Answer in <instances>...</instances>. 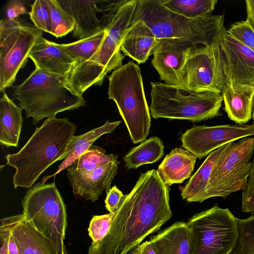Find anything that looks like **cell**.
I'll list each match as a JSON object with an SVG mask.
<instances>
[{
  "label": "cell",
  "mask_w": 254,
  "mask_h": 254,
  "mask_svg": "<svg viewBox=\"0 0 254 254\" xmlns=\"http://www.w3.org/2000/svg\"><path fill=\"white\" fill-rule=\"evenodd\" d=\"M43 31L24 19H2L0 22V92L12 86L19 70Z\"/></svg>",
  "instance_id": "obj_11"
},
{
  "label": "cell",
  "mask_w": 254,
  "mask_h": 254,
  "mask_svg": "<svg viewBox=\"0 0 254 254\" xmlns=\"http://www.w3.org/2000/svg\"><path fill=\"white\" fill-rule=\"evenodd\" d=\"M171 11L188 18H196L211 14L216 0H160Z\"/></svg>",
  "instance_id": "obj_30"
},
{
  "label": "cell",
  "mask_w": 254,
  "mask_h": 254,
  "mask_svg": "<svg viewBox=\"0 0 254 254\" xmlns=\"http://www.w3.org/2000/svg\"><path fill=\"white\" fill-rule=\"evenodd\" d=\"M136 20H141L157 39L177 38L195 46H208L226 31L224 13L188 18L164 6L160 0H138Z\"/></svg>",
  "instance_id": "obj_4"
},
{
  "label": "cell",
  "mask_w": 254,
  "mask_h": 254,
  "mask_svg": "<svg viewBox=\"0 0 254 254\" xmlns=\"http://www.w3.org/2000/svg\"><path fill=\"white\" fill-rule=\"evenodd\" d=\"M252 119L253 124H254V96L253 100V106H252Z\"/></svg>",
  "instance_id": "obj_42"
},
{
  "label": "cell",
  "mask_w": 254,
  "mask_h": 254,
  "mask_svg": "<svg viewBox=\"0 0 254 254\" xmlns=\"http://www.w3.org/2000/svg\"><path fill=\"white\" fill-rule=\"evenodd\" d=\"M106 151L99 146L92 145L68 167L67 172L86 173L118 159V156L106 154Z\"/></svg>",
  "instance_id": "obj_29"
},
{
  "label": "cell",
  "mask_w": 254,
  "mask_h": 254,
  "mask_svg": "<svg viewBox=\"0 0 254 254\" xmlns=\"http://www.w3.org/2000/svg\"><path fill=\"white\" fill-rule=\"evenodd\" d=\"M19 254H58L52 241L38 231L22 213L4 218Z\"/></svg>",
  "instance_id": "obj_18"
},
{
  "label": "cell",
  "mask_w": 254,
  "mask_h": 254,
  "mask_svg": "<svg viewBox=\"0 0 254 254\" xmlns=\"http://www.w3.org/2000/svg\"><path fill=\"white\" fill-rule=\"evenodd\" d=\"M254 150V136L230 142L213 165L206 190L205 200L226 198L246 188Z\"/></svg>",
  "instance_id": "obj_10"
},
{
  "label": "cell",
  "mask_w": 254,
  "mask_h": 254,
  "mask_svg": "<svg viewBox=\"0 0 254 254\" xmlns=\"http://www.w3.org/2000/svg\"><path fill=\"white\" fill-rule=\"evenodd\" d=\"M138 0H120L107 27V34L95 55L87 62L73 66L65 76L67 85L76 94L94 85H101L107 74L122 66L120 49L127 31L136 20Z\"/></svg>",
  "instance_id": "obj_3"
},
{
  "label": "cell",
  "mask_w": 254,
  "mask_h": 254,
  "mask_svg": "<svg viewBox=\"0 0 254 254\" xmlns=\"http://www.w3.org/2000/svg\"><path fill=\"white\" fill-rule=\"evenodd\" d=\"M126 254H156L150 241H146L129 250Z\"/></svg>",
  "instance_id": "obj_40"
},
{
  "label": "cell",
  "mask_w": 254,
  "mask_h": 254,
  "mask_svg": "<svg viewBox=\"0 0 254 254\" xmlns=\"http://www.w3.org/2000/svg\"><path fill=\"white\" fill-rule=\"evenodd\" d=\"M221 38L208 46L192 47L181 73L183 87L197 92L221 93L226 80L221 61Z\"/></svg>",
  "instance_id": "obj_12"
},
{
  "label": "cell",
  "mask_w": 254,
  "mask_h": 254,
  "mask_svg": "<svg viewBox=\"0 0 254 254\" xmlns=\"http://www.w3.org/2000/svg\"><path fill=\"white\" fill-rule=\"evenodd\" d=\"M21 204L26 218L52 241L58 254H67L64 244L66 207L55 182L34 185L27 190Z\"/></svg>",
  "instance_id": "obj_8"
},
{
  "label": "cell",
  "mask_w": 254,
  "mask_h": 254,
  "mask_svg": "<svg viewBox=\"0 0 254 254\" xmlns=\"http://www.w3.org/2000/svg\"><path fill=\"white\" fill-rule=\"evenodd\" d=\"M107 34L106 28L86 38L70 43L61 44L64 49L74 60L72 67L89 61L97 52Z\"/></svg>",
  "instance_id": "obj_28"
},
{
  "label": "cell",
  "mask_w": 254,
  "mask_h": 254,
  "mask_svg": "<svg viewBox=\"0 0 254 254\" xmlns=\"http://www.w3.org/2000/svg\"><path fill=\"white\" fill-rule=\"evenodd\" d=\"M247 20L254 29V0H246Z\"/></svg>",
  "instance_id": "obj_41"
},
{
  "label": "cell",
  "mask_w": 254,
  "mask_h": 254,
  "mask_svg": "<svg viewBox=\"0 0 254 254\" xmlns=\"http://www.w3.org/2000/svg\"><path fill=\"white\" fill-rule=\"evenodd\" d=\"M35 68L41 71L65 77L75 61L61 44L49 41L43 37L36 42L29 54Z\"/></svg>",
  "instance_id": "obj_19"
},
{
  "label": "cell",
  "mask_w": 254,
  "mask_h": 254,
  "mask_svg": "<svg viewBox=\"0 0 254 254\" xmlns=\"http://www.w3.org/2000/svg\"><path fill=\"white\" fill-rule=\"evenodd\" d=\"M228 144V143H227ZM226 144L211 152L195 173L183 187L181 196L189 202H202L204 200L209 174L214 164L225 150Z\"/></svg>",
  "instance_id": "obj_26"
},
{
  "label": "cell",
  "mask_w": 254,
  "mask_h": 254,
  "mask_svg": "<svg viewBox=\"0 0 254 254\" xmlns=\"http://www.w3.org/2000/svg\"><path fill=\"white\" fill-rule=\"evenodd\" d=\"M219 47L226 84L254 87V52L232 37L227 30L221 38Z\"/></svg>",
  "instance_id": "obj_15"
},
{
  "label": "cell",
  "mask_w": 254,
  "mask_h": 254,
  "mask_svg": "<svg viewBox=\"0 0 254 254\" xmlns=\"http://www.w3.org/2000/svg\"><path fill=\"white\" fill-rule=\"evenodd\" d=\"M227 33L254 52V29L247 20L232 24Z\"/></svg>",
  "instance_id": "obj_34"
},
{
  "label": "cell",
  "mask_w": 254,
  "mask_h": 254,
  "mask_svg": "<svg viewBox=\"0 0 254 254\" xmlns=\"http://www.w3.org/2000/svg\"><path fill=\"white\" fill-rule=\"evenodd\" d=\"M0 254H19L10 227L4 219L0 220Z\"/></svg>",
  "instance_id": "obj_36"
},
{
  "label": "cell",
  "mask_w": 254,
  "mask_h": 254,
  "mask_svg": "<svg viewBox=\"0 0 254 254\" xmlns=\"http://www.w3.org/2000/svg\"><path fill=\"white\" fill-rule=\"evenodd\" d=\"M242 210L254 215V157L247 186L242 192Z\"/></svg>",
  "instance_id": "obj_37"
},
{
  "label": "cell",
  "mask_w": 254,
  "mask_h": 254,
  "mask_svg": "<svg viewBox=\"0 0 254 254\" xmlns=\"http://www.w3.org/2000/svg\"><path fill=\"white\" fill-rule=\"evenodd\" d=\"M197 158L186 149L175 148L158 166L157 173L163 182L171 186L190 178Z\"/></svg>",
  "instance_id": "obj_22"
},
{
  "label": "cell",
  "mask_w": 254,
  "mask_h": 254,
  "mask_svg": "<svg viewBox=\"0 0 254 254\" xmlns=\"http://www.w3.org/2000/svg\"><path fill=\"white\" fill-rule=\"evenodd\" d=\"M169 191L156 170L141 173L114 214L108 233L91 243L88 254H126L159 230L172 216Z\"/></svg>",
  "instance_id": "obj_1"
},
{
  "label": "cell",
  "mask_w": 254,
  "mask_h": 254,
  "mask_svg": "<svg viewBox=\"0 0 254 254\" xmlns=\"http://www.w3.org/2000/svg\"><path fill=\"white\" fill-rule=\"evenodd\" d=\"M121 121L110 122L107 120L103 126L93 128L80 135H73L69 141L66 148V157L58 167L57 171L54 174L44 177L42 182L45 183L48 179L55 176L68 167L82 153L89 149L93 143L102 135L112 132Z\"/></svg>",
  "instance_id": "obj_25"
},
{
  "label": "cell",
  "mask_w": 254,
  "mask_h": 254,
  "mask_svg": "<svg viewBox=\"0 0 254 254\" xmlns=\"http://www.w3.org/2000/svg\"><path fill=\"white\" fill-rule=\"evenodd\" d=\"M224 110L236 124H246L252 119L254 87L227 83L222 90Z\"/></svg>",
  "instance_id": "obj_21"
},
{
  "label": "cell",
  "mask_w": 254,
  "mask_h": 254,
  "mask_svg": "<svg viewBox=\"0 0 254 254\" xmlns=\"http://www.w3.org/2000/svg\"><path fill=\"white\" fill-rule=\"evenodd\" d=\"M76 130V126L67 118H47L19 151L7 154L6 165L16 170L14 188L30 189L49 166L64 159L67 144Z\"/></svg>",
  "instance_id": "obj_2"
},
{
  "label": "cell",
  "mask_w": 254,
  "mask_h": 254,
  "mask_svg": "<svg viewBox=\"0 0 254 254\" xmlns=\"http://www.w3.org/2000/svg\"><path fill=\"white\" fill-rule=\"evenodd\" d=\"M238 218L216 204L186 222L190 232V254H229L238 237Z\"/></svg>",
  "instance_id": "obj_9"
},
{
  "label": "cell",
  "mask_w": 254,
  "mask_h": 254,
  "mask_svg": "<svg viewBox=\"0 0 254 254\" xmlns=\"http://www.w3.org/2000/svg\"><path fill=\"white\" fill-rule=\"evenodd\" d=\"M156 254H190V230L184 222H176L150 237Z\"/></svg>",
  "instance_id": "obj_23"
},
{
  "label": "cell",
  "mask_w": 254,
  "mask_h": 254,
  "mask_svg": "<svg viewBox=\"0 0 254 254\" xmlns=\"http://www.w3.org/2000/svg\"><path fill=\"white\" fill-rule=\"evenodd\" d=\"M109 99L116 103L133 143L147 137L151 117L140 68L132 61L117 68L108 77Z\"/></svg>",
  "instance_id": "obj_6"
},
{
  "label": "cell",
  "mask_w": 254,
  "mask_h": 254,
  "mask_svg": "<svg viewBox=\"0 0 254 254\" xmlns=\"http://www.w3.org/2000/svg\"><path fill=\"white\" fill-rule=\"evenodd\" d=\"M158 39L141 20H136L126 33L121 51L138 64L145 63L153 54Z\"/></svg>",
  "instance_id": "obj_20"
},
{
  "label": "cell",
  "mask_w": 254,
  "mask_h": 254,
  "mask_svg": "<svg viewBox=\"0 0 254 254\" xmlns=\"http://www.w3.org/2000/svg\"><path fill=\"white\" fill-rule=\"evenodd\" d=\"M28 13L33 25L38 29L46 33H51L50 7L48 0H36L30 5Z\"/></svg>",
  "instance_id": "obj_33"
},
{
  "label": "cell",
  "mask_w": 254,
  "mask_h": 254,
  "mask_svg": "<svg viewBox=\"0 0 254 254\" xmlns=\"http://www.w3.org/2000/svg\"><path fill=\"white\" fill-rule=\"evenodd\" d=\"M11 87L12 100L18 101L19 107L25 111L26 118H33V125L46 117H55L59 113L85 105L83 96L69 88L64 77L37 68L23 82Z\"/></svg>",
  "instance_id": "obj_5"
},
{
  "label": "cell",
  "mask_w": 254,
  "mask_h": 254,
  "mask_svg": "<svg viewBox=\"0 0 254 254\" xmlns=\"http://www.w3.org/2000/svg\"><path fill=\"white\" fill-rule=\"evenodd\" d=\"M164 149L163 142L158 137L145 139L131 148L124 157L126 167L135 169L140 166L155 163L163 156Z\"/></svg>",
  "instance_id": "obj_27"
},
{
  "label": "cell",
  "mask_w": 254,
  "mask_h": 254,
  "mask_svg": "<svg viewBox=\"0 0 254 254\" xmlns=\"http://www.w3.org/2000/svg\"><path fill=\"white\" fill-rule=\"evenodd\" d=\"M237 221V239L229 254H254V215Z\"/></svg>",
  "instance_id": "obj_32"
},
{
  "label": "cell",
  "mask_w": 254,
  "mask_h": 254,
  "mask_svg": "<svg viewBox=\"0 0 254 254\" xmlns=\"http://www.w3.org/2000/svg\"><path fill=\"white\" fill-rule=\"evenodd\" d=\"M254 135V124L194 126L181 137V147L201 159L230 142Z\"/></svg>",
  "instance_id": "obj_13"
},
{
  "label": "cell",
  "mask_w": 254,
  "mask_h": 254,
  "mask_svg": "<svg viewBox=\"0 0 254 254\" xmlns=\"http://www.w3.org/2000/svg\"><path fill=\"white\" fill-rule=\"evenodd\" d=\"M22 109L5 92L0 99V142L6 147H17L23 123Z\"/></svg>",
  "instance_id": "obj_24"
},
{
  "label": "cell",
  "mask_w": 254,
  "mask_h": 254,
  "mask_svg": "<svg viewBox=\"0 0 254 254\" xmlns=\"http://www.w3.org/2000/svg\"><path fill=\"white\" fill-rule=\"evenodd\" d=\"M114 215L109 213L92 217L88 230L93 242L98 243L106 236L111 227Z\"/></svg>",
  "instance_id": "obj_35"
},
{
  "label": "cell",
  "mask_w": 254,
  "mask_h": 254,
  "mask_svg": "<svg viewBox=\"0 0 254 254\" xmlns=\"http://www.w3.org/2000/svg\"><path fill=\"white\" fill-rule=\"evenodd\" d=\"M28 12L23 1L19 0H12L8 2L6 6V18L13 20Z\"/></svg>",
  "instance_id": "obj_39"
},
{
  "label": "cell",
  "mask_w": 254,
  "mask_h": 254,
  "mask_svg": "<svg viewBox=\"0 0 254 254\" xmlns=\"http://www.w3.org/2000/svg\"><path fill=\"white\" fill-rule=\"evenodd\" d=\"M119 164L117 159L88 173L67 172L73 194L92 202L98 200L104 190L107 194L117 173Z\"/></svg>",
  "instance_id": "obj_17"
},
{
  "label": "cell",
  "mask_w": 254,
  "mask_h": 254,
  "mask_svg": "<svg viewBox=\"0 0 254 254\" xmlns=\"http://www.w3.org/2000/svg\"><path fill=\"white\" fill-rule=\"evenodd\" d=\"M150 115L154 119L199 122L220 115L223 97L212 91L197 92L179 86L151 82Z\"/></svg>",
  "instance_id": "obj_7"
},
{
  "label": "cell",
  "mask_w": 254,
  "mask_h": 254,
  "mask_svg": "<svg viewBox=\"0 0 254 254\" xmlns=\"http://www.w3.org/2000/svg\"><path fill=\"white\" fill-rule=\"evenodd\" d=\"M50 7L51 33L56 38L62 37L75 29L73 17L63 7L59 0H48Z\"/></svg>",
  "instance_id": "obj_31"
},
{
  "label": "cell",
  "mask_w": 254,
  "mask_h": 254,
  "mask_svg": "<svg viewBox=\"0 0 254 254\" xmlns=\"http://www.w3.org/2000/svg\"><path fill=\"white\" fill-rule=\"evenodd\" d=\"M126 195H124L116 186L111 188L105 200V207L112 214H115L122 204Z\"/></svg>",
  "instance_id": "obj_38"
},
{
  "label": "cell",
  "mask_w": 254,
  "mask_h": 254,
  "mask_svg": "<svg viewBox=\"0 0 254 254\" xmlns=\"http://www.w3.org/2000/svg\"><path fill=\"white\" fill-rule=\"evenodd\" d=\"M59 1L74 19L75 29L72 35L79 39L86 38L106 29L117 7L105 17L99 18V14L110 11L118 2V1L84 0H60Z\"/></svg>",
  "instance_id": "obj_14"
},
{
  "label": "cell",
  "mask_w": 254,
  "mask_h": 254,
  "mask_svg": "<svg viewBox=\"0 0 254 254\" xmlns=\"http://www.w3.org/2000/svg\"><path fill=\"white\" fill-rule=\"evenodd\" d=\"M193 46L180 39H158L151 62L165 83L182 87V71Z\"/></svg>",
  "instance_id": "obj_16"
}]
</instances>
